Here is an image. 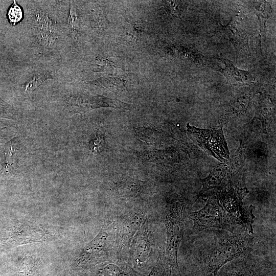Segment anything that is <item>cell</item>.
<instances>
[{
    "label": "cell",
    "mask_w": 276,
    "mask_h": 276,
    "mask_svg": "<svg viewBox=\"0 0 276 276\" xmlns=\"http://www.w3.org/2000/svg\"><path fill=\"white\" fill-rule=\"evenodd\" d=\"M185 219V204L175 202L166 209L165 224L167 243L166 255L171 272L176 276H181L178 262V250L184 234Z\"/></svg>",
    "instance_id": "7a4b0ae2"
},
{
    "label": "cell",
    "mask_w": 276,
    "mask_h": 276,
    "mask_svg": "<svg viewBox=\"0 0 276 276\" xmlns=\"http://www.w3.org/2000/svg\"><path fill=\"white\" fill-rule=\"evenodd\" d=\"M165 11L170 15L178 17L182 12V3L181 1H163Z\"/></svg>",
    "instance_id": "603a6c76"
},
{
    "label": "cell",
    "mask_w": 276,
    "mask_h": 276,
    "mask_svg": "<svg viewBox=\"0 0 276 276\" xmlns=\"http://www.w3.org/2000/svg\"><path fill=\"white\" fill-rule=\"evenodd\" d=\"M71 111L76 113H84L93 109L110 107L123 108L125 104L119 100L101 96H91L79 95L72 96L69 100Z\"/></svg>",
    "instance_id": "52a82bcc"
},
{
    "label": "cell",
    "mask_w": 276,
    "mask_h": 276,
    "mask_svg": "<svg viewBox=\"0 0 276 276\" xmlns=\"http://www.w3.org/2000/svg\"><path fill=\"white\" fill-rule=\"evenodd\" d=\"M67 26L72 37L76 39L79 31V18L76 12V7L72 3H70Z\"/></svg>",
    "instance_id": "7402d4cb"
},
{
    "label": "cell",
    "mask_w": 276,
    "mask_h": 276,
    "mask_svg": "<svg viewBox=\"0 0 276 276\" xmlns=\"http://www.w3.org/2000/svg\"><path fill=\"white\" fill-rule=\"evenodd\" d=\"M171 273L168 263L160 264L154 267L148 276H169Z\"/></svg>",
    "instance_id": "484cf974"
},
{
    "label": "cell",
    "mask_w": 276,
    "mask_h": 276,
    "mask_svg": "<svg viewBox=\"0 0 276 276\" xmlns=\"http://www.w3.org/2000/svg\"><path fill=\"white\" fill-rule=\"evenodd\" d=\"M229 173L225 168H215L210 175L202 180V188L199 195L200 196L211 189L219 188L225 185L227 181Z\"/></svg>",
    "instance_id": "4fadbf2b"
},
{
    "label": "cell",
    "mask_w": 276,
    "mask_h": 276,
    "mask_svg": "<svg viewBox=\"0 0 276 276\" xmlns=\"http://www.w3.org/2000/svg\"><path fill=\"white\" fill-rule=\"evenodd\" d=\"M251 240L248 233L219 236L213 245L202 254L199 261L200 270L204 274L211 273L216 276L220 269L229 262L247 254Z\"/></svg>",
    "instance_id": "6da1fadb"
},
{
    "label": "cell",
    "mask_w": 276,
    "mask_h": 276,
    "mask_svg": "<svg viewBox=\"0 0 276 276\" xmlns=\"http://www.w3.org/2000/svg\"><path fill=\"white\" fill-rule=\"evenodd\" d=\"M47 235V232L42 229L22 225L12 232L11 240L14 244L21 245L40 241Z\"/></svg>",
    "instance_id": "7c38bea8"
},
{
    "label": "cell",
    "mask_w": 276,
    "mask_h": 276,
    "mask_svg": "<svg viewBox=\"0 0 276 276\" xmlns=\"http://www.w3.org/2000/svg\"><path fill=\"white\" fill-rule=\"evenodd\" d=\"M91 17L92 27L97 32L102 33L107 28L109 21L102 10L95 11Z\"/></svg>",
    "instance_id": "44dd1931"
},
{
    "label": "cell",
    "mask_w": 276,
    "mask_h": 276,
    "mask_svg": "<svg viewBox=\"0 0 276 276\" xmlns=\"http://www.w3.org/2000/svg\"><path fill=\"white\" fill-rule=\"evenodd\" d=\"M91 66V70L95 72H105L110 73L117 68L113 62L107 58L99 56L95 59Z\"/></svg>",
    "instance_id": "ffe728a7"
},
{
    "label": "cell",
    "mask_w": 276,
    "mask_h": 276,
    "mask_svg": "<svg viewBox=\"0 0 276 276\" xmlns=\"http://www.w3.org/2000/svg\"><path fill=\"white\" fill-rule=\"evenodd\" d=\"M144 188V182L131 178L120 181L117 185L119 194L123 198H130L138 196Z\"/></svg>",
    "instance_id": "5bb4252c"
},
{
    "label": "cell",
    "mask_w": 276,
    "mask_h": 276,
    "mask_svg": "<svg viewBox=\"0 0 276 276\" xmlns=\"http://www.w3.org/2000/svg\"><path fill=\"white\" fill-rule=\"evenodd\" d=\"M93 276H132L130 270L123 265L109 264L94 270Z\"/></svg>",
    "instance_id": "e0dca14e"
},
{
    "label": "cell",
    "mask_w": 276,
    "mask_h": 276,
    "mask_svg": "<svg viewBox=\"0 0 276 276\" xmlns=\"http://www.w3.org/2000/svg\"><path fill=\"white\" fill-rule=\"evenodd\" d=\"M38 262L33 257L26 256L23 258L16 276H39Z\"/></svg>",
    "instance_id": "d6986e66"
},
{
    "label": "cell",
    "mask_w": 276,
    "mask_h": 276,
    "mask_svg": "<svg viewBox=\"0 0 276 276\" xmlns=\"http://www.w3.org/2000/svg\"><path fill=\"white\" fill-rule=\"evenodd\" d=\"M34 24L38 43L46 49L53 48L59 38L56 22L45 12L39 11L35 16Z\"/></svg>",
    "instance_id": "8992f818"
},
{
    "label": "cell",
    "mask_w": 276,
    "mask_h": 276,
    "mask_svg": "<svg viewBox=\"0 0 276 276\" xmlns=\"http://www.w3.org/2000/svg\"><path fill=\"white\" fill-rule=\"evenodd\" d=\"M108 234L102 228L99 234L84 247L77 260V267L87 268L97 264L105 249Z\"/></svg>",
    "instance_id": "ba28073f"
},
{
    "label": "cell",
    "mask_w": 276,
    "mask_h": 276,
    "mask_svg": "<svg viewBox=\"0 0 276 276\" xmlns=\"http://www.w3.org/2000/svg\"><path fill=\"white\" fill-rule=\"evenodd\" d=\"M53 78L51 72L41 70L33 73L24 85V91L26 93H31L47 79Z\"/></svg>",
    "instance_id": "2e32d148"
},
{
    "label": "cell",
    "mask_w": 276,
    "mask_h": 276,
    "mask_svg": "<svg viewBox=\"0 0 276 276\" xmlns=\"http://www.w3.org/2000/svg\"><path fill=\"white\" fill-rule=\"evenodd\" d=\"M8 16L10 22L13 26L22 19V11L21 8L17 5L15 1H13L12 6L8 10Z\"/></svg>",
    "instance_id": "cb8c5ba5"
},
{
    "label": "cell",
    "mask_w": 276,
    "mask_h": 276,
    "mask_svg": "<svg viewBox=\"0 0 276 276\" xmlns=\"http://www.w3.org/2000/svg\"><path fill=\"white\" fill-rule=\"evenodd\" d=\"M275 271H273V272H269L268 273L264 274L262 275H260L259 276H275Z\"/></svg>",
    "instance_id": "83f0119b"
},
{
    "label": "cell",
    "mask_w": 276,
    "mask_h": 276,
    "mask_svg": "<svg viewBox=\"0 0 276 276\" xmlns=\"http://www.w3.org/2000/svg\"><path fill=\"white\" fill-rule=\"evenodd\" d=\"M255 13L258 17L260 25V30L262 33H264L266 22L270 17L271 7L269 3L265 1L254 2Z\"/></svg>",
    "instance_id": "ac0fdd59"
},
{
    "label": "cell",
    "mask_w": 276,
    "mask_h": 276,
    "mask_svg": "<svg viewBox=\"0 0 276 276\" xmlns=\"http://www.w3.org/2000/svg\"><path fill=\"white\" fill-rule=\"evenodd\" d=\"M130 24L129 31L127 33V37L130 41H137L141 35L144 27L137 22H129Z\"/></svg>",
    "instance_id": "d4e9b609"
},
{
    "label": "cell",
    "mask_w": 276,
    "mask_h": 276,
    "mask_svg": "<svg viewBox=\"0 0 276 276\" xmlns=\"http://www.w3.org/2000/svg\"><path fill=\"white\" fill-rule=\"evenodd\" d=\"M104 143V137L102 134H97L91 139L89 147L93 152H98L102 148Z\"/></svg>",
    "instance_id": "4316f807"
},
{
    "label": "cell",
    "mask_w": 276,
    "mask_h": 276,
    "mask_svg": "<svg viewBox=\"0 0 276 276\" xmlns=\"http://www.w3.org/2000/svg\"><path fill=\"white\" fill-rule=\"evenodd\" d=\"M221 72L229 80L244 83L254 80L252 75L248 71L241 70L224 57H215L208 63V66Z\"/></svg>",
    "instance_id": "9c48e42d"
},
{
    "label": "cell",
    "mask_w": 276,
    "mask_h": 276,
    "mask_svg": "<svg viewBox=\"0 0 276 276\" xmlns=\"http://www.w3.org/2000/svg\"><path fill=\"white\" fill-rule=\"evenodd\" d=\"M187 128L190 139L206 153L223 163L230 161L228 145L222 128L203 129L189 124Z\"/></svg>",
    "instance_id": "277c9868"
},
{
    "label": "cell",
    "mask_w": 276,
    "mask_h": 276,
    "mask_svg": "<svg viewBox=\"0 0 276 276\" xmlns=\"http://www.w3.org/2000/svg\"><path fill=\"white\" fill-rule=\"evenodd\" d=\"M246 27L243 18L236 15L224 27L225 33L237 50L242 49L247 43Z\"/></svg>",
    "instance_id": "8fae6325"
},
{
    "label": "cell",
    "mask_w": 276,
    "mask_h": 276,
    "mask_svg": "<svg viewBox=\"0 0 276 276\" xmlns=\"http://www.w3.org/2000/svg\"><path fill=\"white\" fill-rule=\"evenodd\" d=\"M86 83L105 87L112 91H123L126 88L125 79L121 76L100 78Z\"/></svg>",
    "instance_id": "9a60e30c"
},
{
    "label": "cell",
    "mask_w": 276,
    "mask_h": 276,
    "mask_svg": "<svg viewBox=\"0 0 276 276\" xmlns=\"http://www.w3.org/2000/svg\"><path fill=\"white\" fill-rule=\"evenodd\" d=\"M247 193L246 189L231 188L223 190L216 196L233 226L239 225L248 233L252 234L254 206L251 205L247 208L242 203Z\"/></svg>",
    "instance_id": "3957f363"
},
{
    "label": "cell",
    "mask_w": 276,
    "mask_h": 276,
    "mask_svg": "<svg viewBox=\"0 0 276 276\" xmlns=\"http://www.w3.org/2000/svg\"><path fill=\"white\" fill-rule=\"evenodd\" d=\"M194 222L193 233L209 228H217L233 232V226L227 218L216 196H211L201 209L189 214Z\"/></svg>",
    "instance_id": "5b68a950"
},
{
    "label": "cell",
    "mask_w": 276,
    "mask_h": 276,
    "mask_svg": "<svg viewBox=\"0 0 276 276\" xmlns=\"http://www.w3.org/2000/svg\"><path fill=\"white\" fill-rule=\"evenodd\" d=\"M267 265L256 262H238L223 266L216 276H259L267 272Z\"/></svg>",
    "instance_id": "30bf717a"
}]
</instances>
